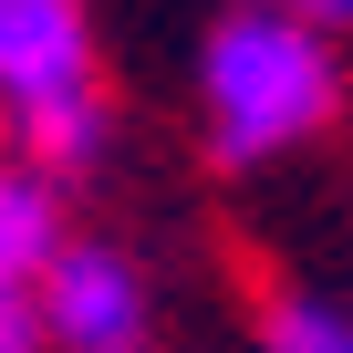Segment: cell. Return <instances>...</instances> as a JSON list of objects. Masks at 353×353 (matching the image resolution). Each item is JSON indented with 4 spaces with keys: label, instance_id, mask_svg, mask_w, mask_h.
Segmentation results:
<instances>
[{
    "label": "cell",
    "instance_id": "6da1fadb",
    "mask_svg": "<svg viewBox=\"0 0 353 353\" xmlns=\"http://www.w3.org/2000/svg\"><path fill=\"white\" fill-rule=\"evenodd\" d=\"M343 94H353L343 83V42L312 32V21H291L281 0H239V11H219L208 42H198V135H208V156L229 176L281 166L312 135H332Z\"/></svg>",
    "mask_w": 353,
    "mask_h": 353
},
{
    "label": "cell",
    "instance_id": "7a4b0ae2",
    "mask_svg": "<svg viewBox=\"0 0 353 353\" xmlns=\"http://www.w3.org/2000/svg\"><path fill=\"white\" fill-rule=\"evenodd\" d=\"M0 156H21L42 188H83L114 156V104L83 0H0Z\"/></svg>",
    "mask_w": 353,
    "mask_h": 353
},
{
    "label": "cell",
    "instance_id": "3957f363",
    "mask_svg": "<svg viewBox=\"0 0 353 353\" xmlns=\"http://www.w3.org/2000/svg\"><path fill=\"white\" fill-rule=\"evenodd\" d=\"M32 312H42V343L52 353H145V270L135 250L114 239H63L32 281Z\"/></svg>",
    "mask_w": 353,
    "mask_h": 353
},
{
    "label": "cell",
    "instance_id": "277c9868",
    "mask_svg": "<svg viewBox=\"0 0 353 353\" xmlns=\"http://www.w3.org/2000/svg\"><path fill=\"white\" fill-rule=\"evenodd\" d=\"M52 250H63V188H42L21 156H0V281L32 291Z\"/></svg>",
    "mask_w": 353,
    "mask_h": 353
},
{
    "label": "cell",
    "instance_id": "5b68a950",
    "mask_svg": "<svg viewBox=\"0 0 353 353\" xmlns=\"http://www.w3.org/2000/svg\"><path fill=\"white\" fill-rule=\"evenodd\" d=\"M260 353H353V322L322 291H270L260 301Z\"/></svg>",
    "mask_w": 353,
    "mask_h": 353
},
{
    "label": "cell",
    "instance_id": "8992f818",
    "mask_svg": "<svg viewBox=\"0 0 353 353\" xmlns=\"http://www.w3.org/2000/svg\"><path fill=\"white\" fill-rule=\"evenodd\" d=\"M0 353H52V343H42V312H32V291H11V281H0Z\"/></svg>",
    "mask_w": 353,
    "mask_h": 353
},
{
    "label": "cell",
    "instance_id": "52a82bcc",
    "mask_svg": "<svg viewBox=\"0 0 353 353\" xmlns=\"http://www.w3.org/2000/svg\"><path fill=\"white\" fill-rule=\"evenodd\" d=\"M281 11L312 21V32H343V21H353V0H281Z\"/></svg>",
    "mask_w": 353,
    "mask_h": 353
}]
</instances>
